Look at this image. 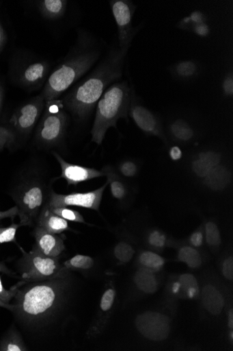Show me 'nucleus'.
Returning a JSON list of instances; mask_svg holds the SVG:
<instances>
[{"label": "nucleus", "mask_w": 233, "mask_h": 351, "mask_svg": "<svg viewBox=\"0 0 233 351\" xmlns=\"http://www.w3.org/2000/svg\"><path fill=\"white\" fill-rule=\"evenodd\" d=\"M129 49L113 48L95 69L61 100L64 108L80 121L86 119L103 93L123 75Z\"/></svg>", "instance_id": "1"}, {"label": "nucleus", "mask_w": 233, "mask_h": 351, "mask_svg": "<svg viewBox=\"0 0 233 351\" xmlns=\"http://www.w3.org/2000/svg\"><path fill=\"white\" fill-rule=\"evenodd\" d=\"M102 55V48L85 29L78 30L74 45L53 71L42 91L46 102L57 100L60 95L85 75Z\"/></svg>", "instance_id": "2"}, {"label": "nucleus", "mask_w": 233, "mask_h": 351, "mask_svg": "<svg viewBox=\"0 0 233 351\" xmlns=\"http://www.w3.org/2000/svg\"><path fill=\"white\" fill-rule=\"evenodd\" d=\"M66 277L30 282L25 288L18 289L13 312L25 322L45 320L61 302Z\"/></svg>", "instance_id": "3"}, {"label": "nucleus", "mask_w": 233, "mask_h": 351, "mask_svg": "<svg viewBox=\"0 0 233 351\" xmlns=\"http://www.w3.org/2000/svg\"><path fill=\"white\" fill-rule=\"evenodd\" d=\"M53 180L38 170H31L12 190L11 196L18 209L21 227L37 225L38 219L47 206Z\"/></svg>", "instance_id": "4"}, {"label": "nucleus", "mask_w": 233, "mask_h": 351, "mask_svg": "<svg viewBox=\"0 0 233 351\" xmlns=\"http://www.w3.org/2000/svg\"><path fill=\"white\" fill-rule=\"evenodd\" d=\"M132 101V92L126 81L117 82L107 89L97 103L91 130L92 142L102 145L110 128L117 129L120 119H127Z\"/></svg>", "instance_id": "5"}, {"label": "nucleus", "mask_w": 233, "mask_h": 351, "mask_svg": "<svg viewBox=\"0 0 233 351\" xmlns=\"http://www.w3.org/2000/svg\"><path fill=\"white\" fill-rule=\"evenodd\" d=\"M51 67L46 59L27 52L18 53L11 60L9 76L16 86L28 91L36 90L44 86Z\"/></svg>", "instance_id": "6"}, {"label": "nucleus", "mask_w": 233, "mask_h": 351, "mask_svg": "<svg viewBox=\"0 0 233 351\" xmlns=\"http://www.w3.org/2000/svg\"><path fill=\"white\" fill-rule=\"evenodd\" d=\"M64 108L61 100L46 102L35 136L36 143L40 148L51 149L61 144L68 121Z\"/></svg>", "instance_id": "7"}, {"label": "nucleus", "mask_w": 233, "mask_h": 351, "mask_svg": "<svg viewBox=\"0 0 233 351\" xmlns=\"http://www.w3.org/2000/svg\"><path fill=\"white\" fill-rule=\"evenodd\" d=\"M20 267L23 281L15 285L16 289L30 282L68 276L70 271L60 265L59 258L46 256L35 246L29 252H24Z\"/></svg>", "instance_id": "8"}, {"label": "nucleus", "mask_w": 233, "mask_h": 351, "mask_svg": "<svg viewBox=\"0 0 233 351\" xmlns=\"http://www.w3.org/2000/svg\"><path fill=\"white\" fill-rule=\"evenodd\" d=\"M46 106L40 94L20 106L7 124L15 133L18 143L26 140L40 121Z\"/></svg>", "instance_id": "9"}, {"label": "nucleus", "mask_w": 233, "mask_h": 351, "mask_svg": "<svg viewBox=\"0 0 233 351\" xmlns=\"http://www.w3.org/2000/svg\"><path fill=\"white\" fill-rule=\"evenodd\" d=\"M118 30V47L129 49L137 31L133 27L136 7L128 0H111L109 3Z\"/></svg>", "instance_id": "10"}, {"label": "nucleus", "mask_w": 233, "mask_h": 351, "mask_svg": "<svg viewBox=\"0 0 233 351\" xmlns=\"http://www.w3.org/2000/svg\"><path fill=\"white\" fill-rule=\"evenodd\" d=\"M137 330L145 338L152 341L167 339L171 332L169 318L156 311H147L137 316L135 321Z\"/></svg>", "instance_id": "11"}, {"label": "nucleus", "mask_w": 233, "mask_h": 351, "mask_svg": "<svg viewBox=\"0 0 233 351\" xmlns=\"http://www.w3.org/2000/svg\"><path fill=\"white\" fill-rule=\"evenodd\" d=\"M108 184V182H107L102 186L85 193L59 195L55 193L53 191L47 206L49 208L78 206L98 210Z\"/></svg>", "instance_id": "12"}, {"label": "nucleus", "mask_w": 233, "mask_h": 351, "mask_svg": "<svg viewBox=\"0 0 233 351\" xmlns=\"http://www.w3.org/2000/svg\"><path fill=\"white\" fill-rule=\"evenodd\" d=\"M52 154L61 167V174L59 178L64 179L68 185H77L92 179L105 176L102 171L68 163L56 152L53 151Z\"/></svg>", "instance_id": "13"}, {"label": "nucleus", "mask_w": 233, "mask_h": 351, "mask_svg": "<svg viewBox=\"0 0 233 351\" xmlns=\"http://www.w3.org/2000/svg\"><path fill=\"white\" fill-rule=\"evenodd\" d=\"M129 114L143 132L165 139L159 120L155 114L144 106L131 103Z\"/></svg>", "instance_id": "14"}, {"label": "nucleus", "mask_w": 233, "mask_h": 351, "mask_svg": "<svg viewBox=\"0 0 233 351\" xmlns=\"http://www.w3.org/2000/svg\"><path fill=\"white\" fill-rule=\"evenodd\" d=\"M34 235L35 247L46 256L59 258L65 250L64 240L58 234L50 233L40 226H36Z\"/></svg>", "instance_id": "15"}, {"label": "nucleus", "mask_w": 233, "mask_h": 351, "mask_svg": "<svg viewBox=\"0 0 233 351\" xmlns=\"http://www.w3.org/2000/svg\"><path fill=\"white\" fill-rule=\"evenodd\" d=\"M221 155L214 151L200 153L192 162V170L199 178H206L216 167L220 165Z\"/></svg>", "instance_id": "16"}, {"label": "nucleus", "mask_w": 233, "mask_h": 351, "mask_svg": "<svg viewBox=\"0 0 233 351\" xmlns=\"http://www.w3.org/2000/svg\"><path fill=\"white\" fill-rule=\"evenodd\" d=\"M204 308L213 315H219L225 306V299L221 291L213 285H206L202 292Z\"/></svg>", "instance_id": "17"}, {"label": "nucleus", "mask_w": 233, "mask_h": 351, "mask_svg": "<svg viewBox=\"0 0 233 351\" xmlns=\"http://www.w3.org/2000/svg\"><path fill=\"white\" fill-rule=\"evenodd\" d=\"M36 226H40L55 234H59L70 230L68 221L52 213L47 206L41 213Z\"/></svg>", "instance_id": "18"}, {"label": "nucleus", "mask_w": 233, "mask_h": 351, "mask_svg": "<svg viewBox=\"0 0 233 351\" xmlns=\"http://www.w3.org/2000/svg\"><path fill=\"white\" fill-rule=\"evenodd\" d=\"M68 2L65 0H42L36 3L42 16L50 21L61 19L68 9Z\"/></svg>", "instance_id": "19"}, {"label": "nucleus", "mask_w": 233, "mask_h": 351, "mask_svg": "<svg viewBox=\"0 0 233 351\" xmlns=\"http://www.w3.org/2000/svg\"><path fill=\"white\" fill-rule=\"evenodd\" d=\"M204 178L205 184L210 189L221 191L230 184L231 174L225 167L219 165L215 167Z\"/></svg>", "instance_id": "20"}, {"label": "nucleus", "mask_w": 233, "mask_h": 351, "mask_svg": "<svg viewBox=\"0 0 233 351\" xmlns=\"http://www.w3.org/2000/svg\"><path fill=\"white\" fill-rule=\"evenodd\" d=\"M135 281L137 288L146 294H154L158 289V281L154 272L141 267L136 273Z\"/></svg>", "instance_id": "21"}, {"label": "nucleus", "mask_w": 233, "mask_h": 351, "mask_svg": "<svg viewBox=\"0 0 233 351\" xmlns=\"http://www.w3.org/2000/svg\"><path fill=\"white\" fill-rule=\"evenodd\" d=\"M102 171L107 177V182L110 185L113 197L120 201L125 199L128 193L127 187L123 179L117 173L114 168L107 166L103 169Z\"/></svg>", "instance_id": "22"}, {"label": "nucleus", "mask_w": 233, "mask_h": 351, "mask_svg": "<svg viewBox=\"0 0 233 351\" xmlns=\"http://www.w3.org/2000/svg\"><path fill=\"white\" fill-rule=\"evenodd\" d=\"M178 259L180 262L186 264L191 269L201 267L203 260L201 253L191 246H184L179 250Z\"/></svg>", "instance_id": "23"}, {"label": "nucleus", "mask_w": 233, "mask_h": 351, "mask_svg": "<svg viewBox=\"0 0 233 351\" xmlns=\"http://www.w3.org/2000/svg\"><path fill=\"white\" fill-rule=\"evenodd\" d=\"M178 282L181 287L180 295L189 300H193L198 296L200 293L199 285L193 275L190 274H182L178 278Z\"/></svg>", "instance_id": "24"}, {"label": "nucleus", "mask_w": 233, "mask_h": 351, "mask_svg": "<svg viewBox=\"0 0 233 351\" xmlns=\"http://www.w3.org/2000/svg\"><path fill=\"white\" fill-rule=\"evenodd\" d=\"M25 346L20 335L15 330L11 329L1 341L0 351H26Z\"/></svg>", "instance_id": "25"}, {"label": "nucleus", "mask_w": 233, "mask_h": 351, "mask_svg": "<svg viewBox=\"0 0 233 351\" xmlns=\"http://www.w3.org/2000/svg\"><path fill=\"white\" fill-rule=\"evenodd\" d=\"M139 262L142 267L154 272L162 269L165 260L159 254L152 251H143L139 257Z\"/></svg>", "instance_id": "26"}, {"label": "nucleus", "mask_w": 233, "mask_h": 351, "mask_svg": "<svg viewBox=\"0 0 233 351\" xmlns=\"http://www.w3.org/2000/svg\"><path fill=\"white\" fill-rule=\"evenodd\" d=\"M172 136L178 141L186 143L190 141L194 136L192 128L183 120H177L171 126Z\"/></svg>", "instance_id": "27"}, {"label": "nucleus", "mask_w": 233, "mask_h": 351, "mask_svg": "<svg viewBox=\"0 0 233 351\" xmlns=\"http://www.w3.org/2000/svg\"><path fill=\"white\" fill-rule=\"evenodd\" d=\"M173 71L174 75L178 78L190 80L196 75L198 68L194 61L183 60L177 63Z\"/></svg>", "instance_id": "28"}, {"label": "nucleus", "mask_w": 233, "mask_h": 351, "mask_svg": "<svg viewBox=\"0 0 233 351\" xmlns=\"http://www.w3.org/2000/svg\"><path fill=\"white\" fill-rule=\"evenodd\" d=\"M94 260L87 255L77 254L70 260L64 263V267L69 270L81 269L87 270L94 266Z\"/></svg>", "instance_id": "29"}, {"label": "nucleus", "mask_w": 233, "mask_h": 351, "mask_svg": "<svg viewBox=\"0 0 233 351\" xmlns=\"http://www.w3.org/2000/svg\"><path fill=\"white\" fill-rule=\"evenodd\" d=\"M17 143V137L11 128L8 125L0 124V152L5 148H13Z\"/></svg>", "instance_id": "30"}, {"label": "nucleus", "mask_w": 233, "mask_h": 351, "mask_svg": "<svg viewBox=\"0 0 233 351\" xmlns=\"http://www.w3.org/2000/svg\"><path fill=\"white\" fill-rule=\"evenodd\" d=\"M135 254V250L129 243L121 241L114 248L116 259L122 263L130 262Z\"/></svg>", "instance_id": "31"}, {"label": "nucleus", "mask_w": 233, "mask_h": 351, "mask_svg": "<svg viewBox=\"0 0 233 351\" xmlns=\"http://www.w3.org/2000/svg\"><path fill=\"white\" fill-rule=\"evenodd\" d=\"M206 240L207 243L213 247H219L221 243L220 231L213 221H208L205 225Z\"/></svg>", "instance_id": "32"}, {"label": "nucleus", "mask_w": 233, "mask_h": 351, "mask_svg": "<svg viewBox=\"0 0 233 351\" xmlns=\"http://www.w3.org/2000/svg\"><path fill=\"white\" fill-rule=\"evenodd\" d=\"M49 209L54 214L58 215L66 221H71L78 223H85L83 217L80 213L68 208V207L49 208Z\"/></svg>", "instance_id": "33"}, {"label": "nucleus", "mask_w": 233, "mask_h": 351, "mask_svg": "<svg viewBox=\"0 0 233 351\" xmlns=\"http://www.w3.org/2000/svg\"><path fill=\"white\" fill-rule=\"evenodd\" d=\"M21 226L19 224H12L8 228H0V244L5 243L14 242L16 241V232Z\"/></svg>", "instance_id": "34"}, {"label": "nucleus", "mask_w": 233, "mask_h": 351, "mask_svg": "<svg viewBox=\"0 0 233 351\" xmlns=\"http://www.w3.org/2000/svg\"><path fill=\"white\" fill-rule=\"evenodd\" d=\"M148 243L153 248L162 249L167 243V237L159 230H153L148 236Z\"/></svg>", "instance_id": "35"}, {"label": "nucleus", "mask_w": 233, "mask_h": 351, "mask_svg": "<svg viewBox=\"0 0 233 351\" xmlns=\"http://www.w3.org/2000/svg\"><path fill=\"white\" fill-rule=\"evenodd\" d=\"M115 297L116 292L113 288L107 289L100 302V310L105 313L109 312L114 304Z\"/></svg>", "instance_id": "36"}, {"label": "nucleus", "mask_w": 233, "mask_h": 351, "mask_svg": "<svg viewBox=\"0 0 233 351\" xmlns=\"http://www.w3.org/2000/svg\"><path fill=\"white\" fill-rule=\"evenodd\" d=\"M118 171L124 177L133 178L137 174L138 167L134 162L126 160L120 164Z\"/></svg>", "instance_id": "37"}, {"label": "nucleus", "mask_w": 233, "mask_h": 351, "mask_svg": "<svg viewBox=\"0 0 233 351\" xmlns=\"http://www.w3.org/2000/svg\"><path fill=\"white\" fill-rule=\"evenodd\" d=\"M17 291L18 289L14 288V287L10 291L5 289L1 278H0V301L10 305L11 300L15 298Z\"/></svg>", "instance_id": "38"}, {"label": "nucleus", "mask_w": 233, "mask_h": 351, "mask_svg": "<svg viewBox=\"0 0 233 351\" xmlns=\"http://www.w3.org/2000/svg\"><path fill=\"white\" fill-rule=\"evenodd\" d=\"M222 275L228 280H233V258L232 256L227 258L222 264Z\"/></svg>", "instance_id": "39"}, {"label": "nucleus", "mask_w": 233, "mask_h": 351, "mask_svg": "<svg viewBox=\"0 0 233 351\" xmlns=\"http://www.w3.org/2000/svg\"><path fill=\"white\" fill-rule=\"evenodd\" d=\"M204 232L201 230L193 232L189 238V242L191 245L194 247H202L204 244Z\"/></svg>", "instance_id": "40"}, {"label": "nucleus", "mask_w": 233, "mask_h": 351, "mask_svg": "<svg viewBox=\"0 0 233 351\" xmlns=\"http://www.w3.org/2000/svg\"><path fill=\"white\" fill-rule=\"evenodd\" d=\"M222 88L227 97H232L233 94V77L232 75H228L224 78Z\"/></svg>", "instance_id": "41"}, {"label": "nucleus", "mask_w": 233, "mask_h": 351, "mask_svg": "<svg viewBox=\"0 0 233 351\" xmlns=\"http://www.w3.org/2000/svg\"><path fill=\"white\" fill-rule=\"evenodd\" d=\"M193 29L196 35L201 37H206L210 34V28L205 23L194 25Z\"/></svg>", "instance_id": "42"}, {"label": "nucleus", "mask_w": 233, "mask_h": 351, "mask_svg": "<svg viewBox=\"0 0 233 351\" xmlns=\"http://www.w3.org/2000/svg\"><path fill=\"white\" fill-rule=\"evenodd\" d=\"M189 20L191 21V23L193 27L194 25L204 23L206 21V16L201 12H195L192 13L189 16Z\"/></svg>", "instance_id": "43"}, {"label": "nucleus", "mask_w": 233, "mask_h": 351, "mask_svg": "<svg viewBox=\"0 0 233 351\" xmlns=\"http://www.w3.org/2000/svg\"><path fill=\"white\" fill-rule=\"evenodd\" d=\"M18 215V209L17 206H14L6 211H0V220L10 218L12 221L14 220V218Z\"/></svg>", "instance_id": "44"}, {"label": "nucleus", "mask_w": 233, "mask_h": 351, "mask_svg": "<svg viewBox=\"0 0 233 351\" xmlns=\"http://www.w3.org/2000/svg\"><path fill=\"white\" fill-rule=\"evenodd\" d=\"M8 43V36L5 29L0 22V53L3 51Z\"/></svg>", "instance_id": "45"}, {"label": "nucleus", "mask_w": 233, "mask_h": 351, "mask_svg": "<svg viewBox=\"0 0 233 351\" xmlns=\"http://www.w3.org/2000/svg\"><path fill=\"white\" fill-rule=\"evenodd\" d=\"M169 155L173 161L177 162L181 159L182 152L179 147L175 146L170 149Z\"/></svg>", "instance_id": "46"}, {"label": "nucleus", "mask_w": 233, "mask_h": 351, "mask_svg": "<svg viewBox=\"0 0 233 351\" xmlns=\"http://www.w3.org/2000/svg\"><path fill=\"white\" fill-rule=\"evenodd\" d=\"M5 88L1 82H0V113H1L3 108L5 100Z\"/></svg>", "instance_id": "47"}, {"label": "nucleus", "mask_w": 233, "mask_h": 351, "mask_svg": "<svg viewBox=\"0 0 233 351\" xmlns=\"http://www.w3.org/2000/svg\"><path fill=\"white\" fill-rule=\"evenodd\" d=\"M172 292L174 295H180L181 292L180 284L178 281L175 282L172 286Z\"/></svg>", "instance_id": "48"}, {"label": "nucleus", "mask_w": 233, "mask_h": 351, "mask_svg": "<svg viewBox=\"0 0 233 351\" xmlns=\"http://www.w3.org/2000/svg\"><path fill=\"white\" fill-rule=\"evenodd\" d=\"M228 326L232 330H233V311L230 310L228 314Z\"/></svg>", "instance_id": "49"}, {"label": "nucleus", "mask_w": 233, "mask_h": 351, "mask_svg": "<svg viewBox=\"0 0 233 351\" xmlns=\"http://www.w3.org/2000/svg\"><path fill=\"white\" fill-rule=\"evenodd\" d=\"M0 272H4L8 274H12L10 270L8 269V267L2 263H0Z\"/></svg>", "instance_id": "50"}, {"label": "nucleus", "mask_w": 233, "mask_h": 351, "mask_svg": "<svg viewBox=\"0 0 233 351\" xmlns=\"http://www.w3.org/2000/svg\"><path fill=\"white\" fill-rule=\"evenodd\" d=\"M0 307H3L5 308L9 309L11 311H13L14 306L13 304L8 305L3 302L0 301Z\"/></svg>", "instance_id": "51"}]
</instances>
